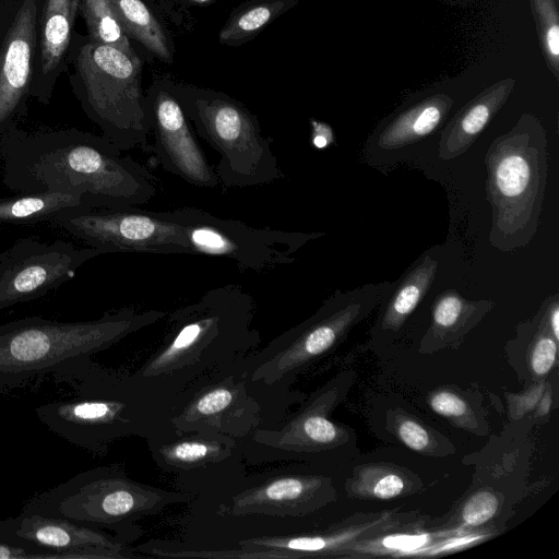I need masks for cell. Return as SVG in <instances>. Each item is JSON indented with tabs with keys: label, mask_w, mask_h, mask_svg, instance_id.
Segmentation results:
<instances>
[{
	"label": "cell",
	"mask_w": 559,
	"mask_h": 559,
	"mask_svg": "<svg viewBox=\"0 0 559 559\" xmlns=\"http://www.w3.org/2000/svg\"><path fill=\"white\" fill-rule=\"evenodd\" d=\"M107 136L76 129L0 135L3 183L11 191L78 192L91 207L121 209L147 203L156 178Z\"/></svg>",
	"instance_id": "1"
},
{
	"label": "cell",
	"mask_w": 559,
	"mask_h": 559,
	"mask_svg": "<svg viewBox=\"0 0 559 559\" xmlns=\"http://www.w3.org/2000/svg\"><path fill=\"white\" fill-rule=\"evenodd\" d=\"M257 302L243 286L228 283L168 312L159 344L131 371L152 394L174 405L190 383L259 348Z\"/></svg>",
	"instance_id": "2"
},
{
	"label": "cell",
	"mask_w": 559,
	"mask_h": 559,
	"mask_svg": "<svg viewBox=\"0 0 559 559\" xmlns=\"http://www.w3.org/2000/svg\"><path fill=\"white\" fill-rule=\"evenodd\" d=\"M68 396L35 408L55 435L93 455L105 456L127 437L148 439L170 427L173 405L142 388L131 371L107 368L92 358L55 379Z\"/></svg>",
	"instance_id": "3"
},
{
	"label": "cell",
	"mask_w": 559,
	"mask_h": 559,
	"mask_svg": "<svg viewBox=\"0 0 559 559\" xmlns=\"http://www.w3.org/2000/svg\"><path fill=\"white\" fill-rule=\"evenodd\" d=\"M167 313L124 307L87 321L26 317L2 323L0 389L5 392L48 374L56 379Z\"/></svg>",
	"instance_id": "4"
},
{
	"label": "cell",
	"mask_w": 559,
	"mask_h": 559,
	"mask_svg": "<svg viewBox=\"0 0 559 559\" xmlns=\"http://www.w3.org/2000/svg\"><path fill=\"white\" fill-rule=\"evenodd\" d=\"M485 165L491 207L490 246L501 252L526 247L539 225L548 176L547 139L542 124L532 117L520 119L490 143Z\"/></svg>",
	"instance_id": "5"
},
{
	"label": "cell",
	"mask_w": 559,
	"mask_h": 559,
	"mask_svg": "<svg viewBox=\"0 0 559 559\" xmlns=\"http://www.w3.org/2000/svg\"><path fill=\"white\" fill-rule=\"evenodd\" d=\"M194 498L175 488L169 490L134 480L121 463H111L83 471L32 497L21 512L107 530L128 543L140 534L138 521L157 515L171 504L190 503Z\"/></svg>",
	"instance_id": "6"
},
{
	"label": "cell",
	"mask_w": 559,
	"mask_h": 559,
	"mask_svg": "<svg viewBox=\"0 0 559 559\" xmlns=\"http://www.w3.org/2000/svg\"><path fill=\"white\" fill-rule=\"evenodd\" d=\"M391 285L369 283L335 290L311 317L241 358L247 378L275 393H295L290 388L299 374L380 306Z\"/></svg>",
	"instance_id": "7"
},
{
	"label": "cell",
	"mask_w": 559,
	"mask_h": 559,
	"mask_svg": "<svg viewBox=\"0 0 559 559\" xmlns=\"http://www.w3.org/2000/svg\"><path fill=\"white\" fill-rule=\"evenodd\" d=\"M195 133L219 155L214 166L219 186L243 189L269 185L285 177L272 141L246 106L207 88L168 83Z\"/></svg>",
	"instance_id": "8"
},
{
	"label": "cell",
	"mask_w": 559,
	"mask_h": 559,
	"mask_svg": "<svg viewBox=\"0 0 559 559\" xmlns=\"http://www.w3.org/2000/svg\"><path fill=\"white\" fill-rule=\"evenodd\" d=\"M240 359L205 373L177 395L169 417L175 430L211 431L241 441L257 429L275 426L306 399L300 392L285 395L251 382Z\"/></svg>",
	"instance_id": "9"
},
{
	"label": "cell",
	"mask_w": 559,
	"mask_h": 559,
	"mask_svg": "<svg viewBox=\"0 0 559 559\" xmlns=\"http://www.w3.org/2000/svg\"><path fill=\"white\" fill-rule=\"evenodd\" d=\"M74 67L78 98L104 135L121 151H150L138 55L90 40L78 49Z\"/></svg>",
	"instance_id": "10"
},
{
	"label": "cell",
	"mask_w": 559,
	"mask_h": 559,
	"mask_svg": "<svg viewBox=\"0 0 559 559\" xmlns=\"http://www.w3.org/2000/svg\"><path fill=\"white\" fill-rule=\"evenodd\" d=\"M333 497L331 481L304 465L245 474L225 488L194 498L192 518L288 520L309 515Z\"/></svg>",
	"instance_id": "11"
},
{
	"label": "cell",
	"mask_w": 559,
	"mask_h": 559,
	"mask_svg": "<svg viewBox=\"0 0 559 559\" xmlns=\"http://www.w3.org/2000/svg\"><path fill=\"white\" fill-rule=\"evenodd\" d=\"M185 234L192 255L225 258L242 271L264 273L293 263L305 245L323 231H292L252 227L194 206L164 211Z\"/></svg>",
	"instance_id": "12"
},
{
	"label": "cell",
	"mask_w": 559,
	"mask_h": 559,
	"mask_svg": "<svg viewBox=\"0 0 559 559\" xmlns=\"http://www.w3.org/2000/svg\"><path fill=\"white\" fill-rule=\"evenodd\" d=\"M156 465L174 476L175 489L195 498L214 493L247 474L239 441L211 431L171 426L145 440Z\"/></svg>",
	"instance_id": "13"
},
{
	"label": "cell",
	"mask_w": 559,
	"mask_h": 559,
	"mask_svg": "<svg viewBox=\"0 0 559 559\" xmlns=\"http://www.w3.org/2000/svg\"><path fill=\"white\" fill-rule=\"evenodd\" d=\"M53 222L102 253L192 255L185 234L164 211L87 207L61 214Z\"/></svg>",
	"instance_id": "14"
},
{
	"label": "cell",
	"mask_w": 559,
	"mask_h": 559,
	"mask_svg": "<svg viewBox=\"0 0 559 559\" xmlns=\"http://www.w3.org/2000/svg\"><path fill=\"white\" fill-rule=\"evenodd\" d=\"M334 401L335 388L328 384L275 426L257 429L239 441L246 463H319L343 441V430L328 417Z\"/></svg>",
	"instance_id": "15"
},
{
	"label": "cell",
	"mask_w": 559,
	"mask_h": 559,
	"mask_svg": "<svg viewBox=\"0 0 559 559\" xmlns=\"http://www.w3.org/2000/svg\"><path fill=\"white\" fill-rule=\"evenodd\" d=\"M99 254L90 246L81 248L62 240L19 239L0 253V310L43 297Z\"/></svg>",
	"instance_id": "16"
},
{
	"label": "cell",
	"mask_w": 559,
	"mask_h": 559,
	"mask_svg": "<svg viewBox=\"0 0 559 559\" xmlns=\"http://www.w3.org/2000/svg\"><path fill=\"white\" fill-rule=\"evenodd\" d=\"M145 110L156 163L193 187H219L214 166L209 163L191 121L168 83L151 86L145 95Z\"/></svg>",
	"instance_id": "17"
},
{
	"label": "cell",
	"mask_w": 559,
	"mask_h": 559,
	"mask_svg": "<svg viewBox=\"0 0 559 559\" xmlns=\"http://www.w3.org/2000/svg\"><path fill=\"white\" fill-rule=\"evenodd\" d=\"M0 542L28 549L39 559H74L76 550L87 547L130 550L127 543L103 530L24 512L0 521Z\"/></svg>",
	"instance_id": "18"
},
{
	"label": "cell",
	"mask_w": 559,
	"mask_h": 559,
	"mask_svg": "<svg viewBox=\"0 0 559 559\" xmlns=\"http://www.w3.org/2000/svg\"><path fill=\"white\" fill-rule=\"evenodd\" d=\"M38 8L23 0L0 49V135L13 128L31 93Z\"/></svg>",
	"instance_id": "19"
},
{
	"label": "cell",
	"mask_w": 559,
	"mask_h": 559,
	"mask_svg": "<svg viewBox=\"0 0 559 559\" xmlns=\"http://www.w3.org/2000/svg\"><path fill=\"white\" fill-rule=\"evenodd\" d=\"M81 1L46 0L40 20L39 74L31 88V94L41 103H48L50 98Z\"/></svg>",
	"instance_id": "20"
},
{
	"label": "cell",
	"mask_w": 559,
	"mask_h": 559,
	"mask_svg": "<svg viewBox=\"0 0 559 559\" xmlns=\"http://www.w3.org/2000/svg\"><path fill=\"white\" fill-rule=\"evenodd\" d=\"M439 269V260L430 251L424 252L386 292L378 320L384 331L400 329L416 310L430 289Z\"/></svg>",
	"instance_id": "21"
},
{
	"label": "cell",
	"mask_w": 559,
	"mask_h": 559,
	"mask_svg": "<svg viewBox=\"0 0 559 559\" xmlns=\"http://www.w3.org/2000/svg\"><path fill=\"white\" fill-rule=\"evenodd\" d=\"M450 103L432 98L402 112L373 134L368 144L378 152H395L421 141L441 124Z\"/></svg>",
	"instance_id": "22"
},
{
	"label": "cell",
	"mask_w": 559,
	"mask_h": 559,
	"mask_svg": "<svg viewBox=\"0 0 559 559\" xmlns=\"http://www.w3.org/2000/svg\"><path fill=\"white\" fill-rule=\"evenodd\" d=\"M91 207L83 194L68 191L17 193L0 198V224L31 225Z\"/></svg>",
	"instance_id": "23"
},
{
	"label": "cell",
	"mask_w": 559,
	"mask_h": 559,
	"mask_svg": "<svg viewBox=\"0 0 559 559\" xmlns=\"http://www.w3.org/2000/svg\"><path fill=\"white\" fill-rule=\"evenodd\" d=\"M504 97V88L495 90L464 108L441 132L439 157L450 160L464 154L487 127Z\"/></svg>",
	"instance_id": "24"
},
{
	"label": "cell",
	"mask_w": 559,
	"mask_h": 559,
	"mask_svg": "<svg viewBox=\"0 0 559 559\" xmlns=\"http://www.w3.org/2000/svg\"><path fill=\"white\" fill-rule=\"evenodd\" d=\"M492 307L491 300H469L455 289H447L433 301L428 335L438 340L462 336Z\"/></svg>",
	"instance_id": "25"
},
{
	"label": "cell",
	"mask_w": 559,
	"mask_h": 559,
	"mask_svg": "<svg viewBox=\"0 0 559 559\" xmlns=\"http://www.w3.org/2000/svg\"><path fill=\"white\" fill-rule=\"evenodd\" d=\"M129 38L160 61H173L170 41L162 24L142 0H109Z\"/></svg>",
	"instance_id": "26"
},
{
	"label": "cell",
	"mask_w": 559,
	"mask_h": 559,
	"mask_svg": "<svg viewBox=\"0 0 559 559\" xmlns=\"http://www.w3.org/2000/svg\"><path fill=\"white\" fill-rule=\"evenodd\" d=\"M297 0H252L236 9L223 25L218 41L226 46H240L255 37L276 17L292 8Z\"/></svg>",
	"instance_id": "27"
},
{
	"label": "cell",
	"mask_w": 559,
	"mask_h": 559,
	"mask_svg": "<svg viewBox=\"0 0 559 559\" xmlns=\"http://www.w3.org/2000/svg\"><path fill=\"white\" fill-rule=\"evenodd\" d=\"M80 8L91 41L136 56L109 0H82Z\"/></svg>",
	"instance_id": "28"
},
{
	"label": "cell",
	"mask_w": 559,
	"mask_h": 559,
	"mask_svg": "<svg viewBox=\"0 0 559 559\" xmlns=\"http://www.w3.org/2000/svg\"><path fill=\"white\" fill-rule=\"evenodd\" d=\"M535 337L531 349V368L536 376L547 374L557 358V340L536 320Z\"/></svg>",
	"instance_id": "29"
},
{
	"label": "cell",
	"mask_w": 559,
	"mask_h": 559,
	"mask_svg": "<svg viewBox=\"0 0 559 559\" xmlns=\"http://www.w3.org/2000/svg\"><path fill=\"white\" fill-rule=\"evenodd\" d=\"M498 509V499L490 491L474 493L464 504L462 511L463 522L471 526L486 523Z\"/></svg>",
	"instance_id": "30"
},
{
	"label": "cell",
	"mask_w": 559,
	"mask_h": 559,
	"mask_svg": "<svg viewBox=\"0 0 559 559\" xmlns=\"http://www.w3.org/2000/svg\"><path fill=\"white\" fill-rule=\"evenodd\" d=\"M401 440L412 450L424 451L429 445V435L418 423L404 419L397 428Z\"/></svg>",
	"instance_id": "31"
},
{
	"label": "cell",
	"mask_w": 559,
	"mask_h": 559,
	"mask_svg": "<svg viewBox=\"0 0 559 559\" xmlns=\"http://www.w3.org/2000/svg\"><path fill=\"white\" fill-rule=\"evenodd\" d=\"M430 405L436 413L445 417H459L466 412L465 402L448 391L436 393L430 400Z\"/></svg>",
	"instance_id": "32"
},
{
	"label": "cell",
	"mask_w": 559,
	"mask_h": 559,
	"mask_svg": "<svg viewBox=\"0 0 559 559\" xmlns=\"http://www.w3.org/2000/svg\"><path fill=\"white\" fill-rule=\"evenodd\" d=\"M554 337L559 338V295L546 298L535 318Z\"/></svg>",
	"instance_id": "33"
},
{
	"label": "cell",
	"mask_w": 559,
	"mask_h": 559,
	"mask_svg": "<svg viewBox=\"0 0 559 559\" xmlns=\"http://www.w3.org/2000/svg\"><path fill=\"white\" fill-rule=\"evenodd\" d=\"M404 479L397 474L389 473L379 477L371 486V493L379 499H391L402 493Z\"/></svg>",
	"instance_id": "34"
},
{
	"label": "cell",
	"mask_w": 559,
	"mask_h": 559,
	"mask_svg": "<svg viewBox=\"0 0 559 559\" xmlns=\"http://www.w3.org/2000/svg\"><path fill=\"white\" fill-rule=\"evenodd\" d=\"M0 559H39L28 549L0 542Z\"/></svg>",
	"instance_id": "35"
},
{
	"label": "cell",
	"mask_w": 559,
	"mask_h": 559,
	"mask_svg": "<svg viewBox=\"0 0 559 559\" xmlns=\"http://www.w3.org/2000/svg\"><path fill=\"white\" fill-rule=\"evenodd\" d=\"M189 2L195 3V4H209L212 3L215 0H188Z\"/></svg>",
	"instance_id": "36"
},
{
	"label": "cell",
	"mask_w": 559,
	"mask_h": 559,
	"mask_svg": "<svg viewBox=\"0 0 559 559\" xmlns=\"http://www.w3.org/2000/svg\"><path fill=\"white\" fill-rule=\"evenodd\" d=\"M4 393V391L2 389H0V394Z\"/></svg>",
	"instance_id": "37"
}]
</instances>
